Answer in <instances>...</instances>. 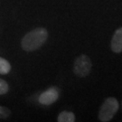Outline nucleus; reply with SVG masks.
I'll return each mask as SVG.
<instances>
[{"label": "nucleus", "mask_w": 122, "mask_h": 122, "mask_svg": "<svg viewBox=\"0 0 122 122\" xmlns=\"http://www.w3.org/2000/svg\"><path fill=\"white\" fill-rule=\"evenodd\" d=\"M11 71V65L7 60L0 57V74L5 75L10 72Z\"/></svg>", "instance_id": "0eeeda50"}, {"label": "nucleus", "mask_w": 122, "mask_h": 122, "mask_svg": "<svg viewBox=\"0 0 122 122\" xmlns=\"http://www.w3.org/2000/svg\"><path fill=\"white\" fill-rule=\"evenodd\" d=\"M58 98H59V89L56 87H52L40 95L38 101L40 104L51 105L54 103L58 100Z\"/></svg>", "instance_id": "20e7f679"}, {"label": "nucleus", "mask_w": 122, "mask_h": 122, "mask_svg": "<svg viewBox=\"0 0 122 122\" xmlns=\"http://www.w3.org/2000/svg\"><path fill=\"white\" fill-rule=\"evenodd\" d=\"M10 115H11V110L8 108L0 106V118L1 119H5V118H9Z\"/></svg>", "instance_id": "1a4fd4ad"}, {"label": "nucleus", "mask_w": 122, "mask_h": 122, "mask_svg": "<svg viewBox=\"0 0 122 122\" xmlns=\"http://www.w3.org/2000/svg\"><path fill=\"white\" fill-rule=\"evenodd\" d=\"M57 120L59 122H74L75 115L71 111H61L58 115Z\"/></svg>", "instance_id": "423d86ee"}, {"label": "nucleus", "mask_w": 122, "mask_h": 122, "mask_svg": "<svg viewBox=\"0 0 122 122\" xmlns=\"http://www.w3.org/2000/svg\"><path fill=\"white\" fill-rule=\"evenodd\" d=\"M110 48L116 53L122 52V27L116 30L110 42Z\"/></svg>", "instance_id": "39448f33"}, {"label": "nucleus", "mask_w": 122, "mask_h": 122, "mask_svg": "<svg viewBox=\"0 0 122 122\" xmlns=\"http://www.w3.org/2000/svg\"><path fill=\"white\" fill-rule=\"evenodd\" d=\"M48 38V32L45 28L38 27L28 32L21 41L24 51L33 52L42 47Z\"/></svg>", "instance_id": "f257e3e1"}, {"label": "nucleus", "mask_w": 122, "mask_h": 122, "mask_svg": "<svg viewBox=\"0 0 122 122\" xmlns=\"http://www.w3.org/2000/svg\"><path fill=\"white\" fill-rule=\"evenodd\" d=\"M118 109V102L113 97L106 99L100 106L99 111V119L102 122L110 121Z\"/></svg>", "instance_id": "f03ea898"}, {"label": "nucleus", "mask_w": 122, "mask_h": 122, "mask_svg": "<svg viewBox=\"0 0 122 122\" xmlns=\"http://www.w3.org/2000/svg\"><path fill=\"white\" fill-rule=\"evenodd\" d=\"M9 91V86L7 82L3 80V79H0V95H5Z\"/></svg>", "instance_id": "6e6552de"}, {"label": "nucleus", "mask_w": 122, "mask_h": 122, "mask_svg": "<svg viewBox=\"0 0 122 122\" xmlns=\"http://www.w3.org/2000/svg\"><path fill=\"white\" fill-rule=\"evenodd\" d=\"M92 68V63L90 57L85 54H81L77 57L74 61L73 72L76 76H78L80 78H83L90 74Z\"/></svg>", "instance_id": "7ed1b4c3"}]
</instances>
